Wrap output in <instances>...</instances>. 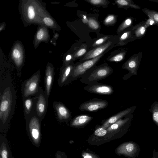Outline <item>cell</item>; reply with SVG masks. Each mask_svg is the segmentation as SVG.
<instances>
[{
	"instance_id": "22",
	"label": "cell",
	"mask_w": 158,
	"mask_h": 158,
	"mask_svg": "<svg viewBox=\"0 0 158 158\" xmlns=\"http://www.w3.org/2000/svg\"><path fill=\"white\" fill-rule=\"evenodd\" d=\"M42 24L53 30L58 31L59 30L58 24L49 15L44 17L42 20Z\"/></svg>"
},
{
	"instance_id": "23",
	"label": "cell",
	"mask_w": 158,
	"mask_h": 158,
	"mask_svg": "<svg viewBox=\"0 0 158 158\" xmlns=\"http://www.w3.org/2000/svg\"><path fill=\"white\" fill-rule=\"evenodd\" d=\"M132 26L121 35L119 38L118 44L121 45H126L129 42L132 41L133 34Z\"/></svg>"
},
{
	"instance_id": "4",
	"label": "cell",
	"mask_w": 158,
	"mask_h": 158,
	"mask_svg": "<svg viewBox=\"0 0 158 158\" xmlns=\"http://www.w3.org/2000/svg\"><path fill=\"white\" fill-rule=\"evenodd\" d=\"M40 78V72L38 71L24 81L22 88L23 99L35 96L38 92Z\"/></svg>"
},
{
	"instance_id": "21",
	"label": "cell",
	"mask_w": 158,
	"mask_h": 158,
	"mask_svg": "<svg viewBox=\"0 0 158 158\" xmlns=\"http://www.w3.org/2000/svg\"><path fill=\"white\" fill-rule=\"evenodd\" d=\"M131 110L130 109H127L122 111L110 117L104 122L102 125L103 127L102 128L105 129V128L115 123L125 115H127L130 112Z\"/></svg>"
},
{
	"instance_id": "40",
	"label": "cell",
	"mask_w": 158,
	"mask_h": 158,
	"mask_svg": "<svg viewBox=\"0 0 158 158\" xmlns=\"http://www.w3.org/2000/svg\"><path fill=\"white\" fill-rule=\"evenodd\" d=\"M56 158H62L60 154H58Z\"/></svg>"
},
{
	"instance_id": "2",
	"label": "cell",
	"mask_w": 158,
	"mask_h": 158,
	"mask_svg": "<svg viewBox=\"0 0 158 158\" xmlns=\"http://www.w3.org/2000/svg\"><path fill=\"white\" fill-rule=\"evenodd\" d=\"M37 1H23L20 12L23 23L42 25V20L45 16L49 15L45 8L41 6Z\"/></svg>"
},
{
	"instance_id": "14",
	"label": "cell",
	"mask_w": 158,
	"mask_h": 158,
	"mask_svg": "<svg viewBox=\"0 0 158 158\" xmlns=\"http://www.w3.org/2000/svg\"><path fill=\"white\" fill-rule=\"evenodd\" d=\"M31 97L23 99L25 118L26 121L35 112L36 97L35 95Z\"/></svg>"
},
{
	"instance_id": "13",
	"label": "cell",
	"mask_w": 158,
	"mask_h": 158,
	"mask_svg": "<svg viewBox=\"0 0 158 158\" xmlns=\"http://www.w3.org/2000/svg\"><path fill=\"white\" fill-rule=\"evenodd\" d=\"M49 35L48 28L44 25H40L34 37V44L35 48L41 42L48 43L50 39Z\"/></svg>"
},
{
	"instance_id": "35",
	"label": "cell",
	"mask_w": 158,
	"mask_h": 158,
	"mask_svg": "<svg viewBox=\"0 0 158 158\" xmlns=\"http://www.w3.org/2000/svg\"><path fill=\"white\" fill-rule=\"evenodd\" d=\"M146 21L149 27L151 25L156 24L154 21L151 19L149 18Z\"/></svg>"
},
{
	"instance_id": "32",
	"label": "cell",
	"mask_w": 158,
	"mask_h": 158,
	"mask_svg": "<svg viewBox=\"0 0 158 158\" xmlns=\"http://www.w3.org/2000/svg\"><path fill=\"white\" fill-rule=\"evenodd\" d=\"M86 1L95 6L105 5L107 3V1L106 0H88Z\"/></svg>"
},
{
	"instance_id": "25",
	"label": "cell",
	"mask_w": 158,
	"mask_h": 158,
	"mask_svg": "<svg viewBox=\"0 0 158 158\" xmlns=\"http://www.w3.org/2000/svg\"><path fill=\"white\" fill-rule=\"evenodd\" d=\"M143 12L149 18L153 20L156 24L158 26V12L156 11L150 10L147 8L142 9Z\"/></svg>"
},
{
	"instance_id": "20",
	"label": "cell",
	"mask_w": 158,
	"mask_h": 158,
	"mask_svg": "<svg viewBox=\"0 0 158 158\" xmlns=\"http://www.w3.org/2000/svg\"><path fill=\"white\" fill-rule=\"evenodd\" d=\"M93 118L88 114H81L75 117L72 121L71 125L73 127H78L87 124Z\"/></svg>"
},
{
	"instance_id": "28",
	"label": "cell",
	"mask_w": 158,
	"mask_h": 158,
	"mask_svg": "<svg viewBox=\"0 0 158 158\" xmlns=\"http://www.w3.org/2000/svg\"><path fill=\"white\" fill-rule=\"evenodd\" d=\"M0 158H8V152L6 144L3 143L1 146Z\"/></svg>"
},
{
	"instance_id": "24",
	"label": "cell",
	"mask_w": 158,
	"mask_h": 158,
	"mask_svg": "<svg viewBox=\"0 0 158 158\" xmlns=\"http://www.w3.org/2000/svg\"><path fill=\"white\" fill-rule=\"evenodd\" d=\"M115 3L120 8L127 9L131 8L137 10H140L141 7L134 3L132 0H118L115 1Z\"/></svg>"
},
{
	"instance_id": "18",
	"label": "cell",
	"mask_w": 158,
	"mask_h": 158,
	"mask_svg": "<svg viewBox=\"0 0 158 158\" xmlns=\"http://www.w3.org/2000/svg\"><path fill=\"white\" fill-rule=\"evenodd\" d=\"M54 74V68L50 63L47 64L45 73V92L48 97H49L52 84Z\"/></svg>"
},
{
	"instance_id": "29",
	"label": "cell",
	"mask_w": 158,
	"mask_h": 158,
	"mask_svg": "<svg viewBox=\"0 0 158 158\" xmlns=\"http://www.w3.org/2000/svg\"><path fill=\"white\" fill-rule=\"evenodd\" d=\"M116 21V16L113 15H108L104 19V23L105 25H110L114 24Z\"/></svg>"
},
{
	"instance_id": "30",
	"label": "cell",
	"mask_w": 158,
	"mask_h": 158,
	"mask_svg": "<svg viewBox=\"0 0 158 158\" xmlns=\"http://www.w3.org/2000/svg\"><path fill=\"white\" fill-rule=\"evenodd\" d=\"M88 24L90 28L94 30H97L99 27L98 23L95 20L92 18L89 19Z\"/></svg>"
},
{
	"instance_id": "34",
	"label": "cell",
	"mask_w": 158,
	"mask_h": 158,
	"mask_svg": "<svg viewBox=\"0 0 158 158\" xmlns=\"http://www.w3.org/2000/svg\"><path fill=\"white\" fill-rule=\"evenodd\" d=\"M107 132L105 129L101 127L97 129L94 132V134L97 136H102L105 135Z\"/></svg>"
},
{
	"instance_id": "36",
	"label": "cell",
	"mask_w": 158,
	"mask_h": 158,
	"mask_svg": "<svg viewBox=\"0 0 158 158\" xmlns=\"http://www.w3.org/2000/svg\"><path fill=\"white\" fill-rule=\"evenodd\" d=\"M151 158H158V152L154 149L153 151L152 156Z\"/></svg>"
},
{
	"instance_id": "10",
	"label": "cell",
	"mask_w": 158,
	"mask_h": 158,
	"mask_svg": "<svg viewBox=\"0 0 158 158\" xmlns=\"http://www.w3.org/2000/svg\"><path fill=\"white\" fill-rule=\"evenodd\" d=\"M84 89L89 93L102 95H111L114 92L113 88L110 85L98 82L87 85Z\"/></svg>"
},
{
	"instance_id": "11",
	"label": "cell",
	"mask_w": 158,
	"mask_h": 158,
	"mask_svg": "<svg viewBox=\"0 0 158 158\" xmlns=\"http://www.w3.org/2000/svg\"><path fill=\"white\" fill-rule=\"evenodd\" d=\"M140 149L139 146L134 142H126L120 148L119 152L130 158L138 156Z\"/></svg>"
},
{
	"instance_id": "17",
	"label": "cell",
	"mask_w": 158,
	"mask_h": 158,
	"mask_svg": "<svg viewBox=\"0 0 158 158\" xmlns=\"http://www.w3.org/2000/svg\"><path fill=\"white\" fill-rule=\"evenodd\" d=\"M149 27L146 21L143 20L135 25H132V30L133 34L132 41L143 37L146 34L147 28Z\"/></svg>"
},
{
	"instance_id": "8",
	"label": "cell",
	"mask_w": 158,
	"mask_h": 158,
	"mask_svg": "<svg viewBox=\"0 0 158 158\" xmlns=\"http://www.w3.org/2000/svg\"><path fill=\"white\" fill-rule=\"evenodd\" d=\"M28 122L29 131L32 139L36 144H38L40 137V124L39 119L34 112L27 121Z\"/></svg>"
},
{
	"instance_id": "16",
	"label": "cell",
	"mask_w": 158,
	"mask_h": 158,
	"mask_svg": "<svg viewBox=\"0 0 158 158\" xmlns=\"http://www.w3.org/2000/svg\"><path fill=\"white\" fill-rule=\"evenodd\" d=\"M53 106L59 120L66 121L71 118L70 111L63 103L60 102H55L53 103Z\"/></svg>"
},
{
	"instance_id": "37",
	"label": "cell",
	"mask_w": 158,
	"mask_h": 158,
	"mask_svg": "<svg viewBox=\"0 0 158 158\" xmlns=\"http://www.w3.org/2000/svg\"><path fill=\"white\" fill-rule=\"evenodd\" d=\"M5 27V24H3L2 25H1L0 27V31H1L2 30H3L4 27Z\"/></svg>"
},
{
	"instance_id": "15",
	"label": "cell",
	"mask_w": 158,
	"mask_h": 158,
	"mask_svg": "<svg viewBox=\"0 0 158 158\" xmlns=\"http://www.w3.org/2000/svg\"><path fill=\"white\" fill-rule=\"evenodd\" d=\"M74 66L70 64L62 67L60 70V76L58 80L59 85H67L71 82V74Z\"/></svg>"
},
{
	"instance_id": "27",
	"label": "cell",
	"mask_w": 158,
	"mask_h": 158,
	"mask_svg": "<svg viewBox=\"0 0 158 158\" xmlns=\"http://www.w3.org/2000/svg\"><path fill=\"white\" fill-rule=\"evenodd\" d=\"M126 52V51H124L119 53L111 57L108 59V60L110 61L116 62L121 61L124 59Z\"/></svg>"
},
{
	"instance_id": "39",
	"label": "cell",
	"mask_w": 158,
	"mask_h": 158,
	"mask_svg": "<svg viewBox=\"0 0 158 158\" xmlns=\"http://www.w3.org/2000/svg\"><path fill=\"white\" fill-rule=\"evenodd\" d=\"M149 1L151 2H158V0H150Z\"/></svg>"
},
{
	"instance_id": "3",
	"label": "cell",
	"mask_w": 158,
	"mask_h": 158,
	"mask_svg": "<svg viewBox=\"0 0 158 158\" xmlns=\"http://www.w3.org/2000/svg\"><path fill=\"white\" fill-rule=\"evenodd\" d=\"M113 72L112 69L107 65L92 67L81 78L80 81L87 85L96 83L107 77Z\"/></svg>"
},
{
	"instance_id": "1",
	"label": "cell",
	"mask_w": 158,
	"mask_h": 158,
	"mask_svg": "<svg viewBox=\"0 0 158 158\" xmlns=\"http://www.w3.org/2000/svg\"><path fill=\"white\" fill-rule=\"evenodd\" d=\"M16 94L9 75L2 77L0 81V120L2 124L10 121L14 113Z\"/></svg>"
},
{
	"instance_id": "6",
	"label": "cell",
	"mask_w": 158,
	"mask_h": 158,
	"mask_svg": "<svg viewBox=\"0 0 158 158\" xmlns=\"http://www.w3.org/2000/svg\"><path fill=\"white\" fill-rule=\"evenodd\" d=\"M36 97L35 113L40 122L46 114L48 106V98L45 91L40 86Z\"/></svg>"
},
{
	"instance_id": "26",
	"label": "cell",
	"mask_w": 158,
	"mask_h": 158,
	"mask_svg": "<svg viewBox=\"0 0 158 158\" xmlns=\"http://www.w3.org/2000/svg\"><path fill=\"white\" fill-rule=\"evenodd\" d=\"M133 19L132 17H129L126 18L119 27L117 32H120L128 28L133 25Z\"/></svg>"
},
{
	"instance_id": "12",
	"label": "cell",
	"mask_w": 158,
	"mask_h": 158,
	"mask_svg": "<svg viewBox=\"0 0 158 158\" xmlns=\"http://www.w3.org/2000/svg\"><path fill=\"white\" fill-rule=\"evenodd\" d=\"M143 52H140L133 55L124 63L122 69L129 70L130 73H134L140 64L142 57Z\"/></svg>"
},
{
	"instance_id": "33",
	"label": "cell",
	"mask_w": 158,
	"mask_h": 158,
	"mask_svg": "<svg viewBox=\"0 0 158 158\" xmlns=\"http://www.w3.org/2000/svg\"><path fill=\"white\" fill-rule=\"evenodd\" d=\"M109 37L107 36L101 38L96 40L92 45L93 47L99 46L102 45Z\"/></svg>"
},
{
	"instance_id": "19",
	"label": "cell",
	"mask_w": 158,
	"mask_h": 158,
	"mask_svg": "<svg viewBox=\"0 0 158 158\" xmlns=\"http://www.w3.org/2000/svg\"><path fill=\"white\" fill-rule=\"evenodd\" d=\"M112 42L108 41L105 44L96 47L89 51L84 56L83 60H90L96 57L102 53L111 45Z\"/></svg>"
},
{
	"instance_id": "9",
	"label": "cell",
	"mask_w": 158,
	"mask_h": 158,
	"mask_svg": "<svg viewBox=\"0 0 158 158\" xmlns=\"http://www.w3.org/2000/svg\"><path fill=\"white\" fill-rule=\"evenodd\" d=\"M22 45L19 42L13 45L11 50L10 56L17 69L20 70L23 67L24 61V50Z\"/></svg>"
},
{
	"instance_id": "7",
	"label": "cell",
	"mask_w": 158,
	"mask_h": 158,
	"mask_svg": "<svg viewBox=\"0 0 158 158\" xmlns=\"http://www.w3.org/2000/svg\"><path fill=\"white\" fill-rule=\"evenodd\" d=\"M108 103L106 100L94 98L81 104L78 109L81 111L94 112L106 108Z\"/></svg>"
},
{
	"instance_id": "38",
	"label": "cell",
	"mask_w": 158,
	"mask_h": 158,
	"mask_svg": "<svg viewBox=\"0 0 158 158\" xmlns=\"http://www.w3.org/2000/svg\"><path fill=\"white\" fill-rule=\"evenodd\" d=\"M84 158H92V157L91 156L89 155H86L85 156H84Z\"/></svg>"
},
{
	"instance_id": "31",
	"label": "cell",
	"mask_w": 158,
	"mask_h": 158,
	"mask_svg": "<svg viewBox=\"0 0 158 158\" xmlns=\"http://www.w3.org/2000/svg\"><path fill=\"white\" fill-rule=\"evenodd\" d=\"M86 52V48L85 47H83L78 49L76 52L73 56V60L80 57L84 54Z\"/></svg>"
},
{
	"instance_id": "5",
	"label": "cell",
	"mask_w": 158,
	"mask_h": 158,
	"mask_svg": "<svg viewBox=\"0 0 158 158\" xmlns=\"http://www.w3.org/2000/svg\"><path fill=\"white\" fill-rule=\"evenodd\" d=\"M103 55V54L74 66L71 74V81L81 78L88 70L94 66Z\"/></svg>"
}]
</instances>
